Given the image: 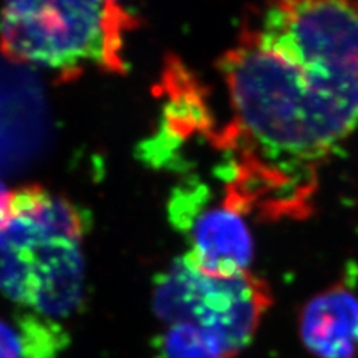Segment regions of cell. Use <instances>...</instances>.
<instances>
[{"mask_svg": "<svg viewBox=\"0 0 358 358\" xmlns=\"http://www.w3.org/2000/svg\"><path fill=\"white\" fill-rule=\"evenodd\" d=\"M300 338L318 358H355L358 299L346 284L313 296L300 313Z\"/></svg>", "mask_w": 358, "mask_h": 358, "instance_id": "cell-6", "label": "cell"}, {"mask_svg": "<svg viewBox=\"0 0 358 358\" xmlns=\"http://www.w3.org/2000/svg\"><path fill=\"white\" fill-rule=\"evenodd\" d=\"M166 358H233L214 336L194 324H169L162 338Z\"/></svg>", "mask_w": 358, "mask_h": 358, "instance_id": "cell-7", "label": "cell"}, {"mask_svg": "<svg viewBox=\"0 0 358 358\" xmlns=\"http://www.w3.org/2000/svg\"><path fill=\"white\" fill-rule=\"evenodd\" d=\"M169 217L188 242L185 259L212 276L250 272L254 257L252 234L245 212L224 197L215 200L205 184L188 182L169 200Z\"/></svg>", "mask_w": 358, "mask_h": 358, "instance_id": "cell-5", "label": "cell"}, {"mask_svg": "<svg viewBox=\"0 0 358 358\" xmlns=\"http://www.w3.org/2000/svg\"><path fill=\"white\" fill-rule=\"evenodd\" d=\"M272 293L263 279L251 272L236 276H212L179 257L155 278L154 309L167 324L188 322L203 329L233 358L248 346Z\"/></svg>", "mask_w": 358, "mask_h": 358, "instance_id": "cell-4", "label": "cell"}, {"mask_svg": "<svg viewBox=\"0 0 358 358\" xmlns=\"http://www.w3.org/2000/svg\"><path fill=\"white\" fill-rule=\"evenodd\" d=\"M87 229L67 199L38 185L13 192L0 226V293L39 321L69 317L84 294Z\"/></svg>", "mask_w": 358, "mask_h": 358, "instance_id": "cell-2", "label": "cell"}, {"mask_svg": "<svg viewBox=\"0 0 358 358\" xmlns=\"http://www.w3.org/2000/svg\"><path fill=\"white\" fill-rule=\"evenodd\" d=\"M109 2H115V3H118V0H109Z\"/></svg>", "mask_w": 358, "mask_h": 358, "instance_id": "cell-10", "label": "cell"}, {"mask_svg": "<svg viewBox=\"0 0 358 358\" xmlns=\"http://www.w3.org/2000/svg\"><path fill=\"white\" fill-rule=\"evenodd\" d=\"M131 24L126 10L109 0H2L0 51L60 80L90 67L122 72Z\"/></svg>", "mask_w": 358, "mask_h": 358, "instance_id": "cell-3", "label": "cell"}, {"mask_svg": "<svg viewBox=\"0 0 358 358\" xmlns=\"http://www.w3.org/2000/svg\"><path fill=\"white\" fill-rule=\"evenodd\" d=\"M0 358H27L21 333L0 320Z\"/></svg>", "mask_w": 358, "mask_h": 358, "instance_id": "cell-8", "label": "cell"}, {"mask_svg": "<svg viewBox=\"0 0 358 358\" xmlns=\"http://www.w3.org/2000/svg\"><path fill=\"white\" fill-rule=\"evenodd\" d=\"M220 67L231 117L224 197L245 214H309L318 167L358 126V52L262 8Z\"/></svg>", "mask_w": 358, "mask_h": 358, "instance_id": "cell-1", "label": "cell"}, {"mask_svg": "<svg viewBox=\"0 0 358 358\" xmlns=\"http://www.w3.org/2000/svg\"><path fill=\"white\" fill-rule=\"evenodd\" d=\"M10 197H13V192H9L5 184L0 181V226H2L3 221L6 220L10 205Z\"/></svg>", "mask_w": 358, "mask_h": 358, "instance_id": "cell-9", "label": "cell"}]
</instances>
